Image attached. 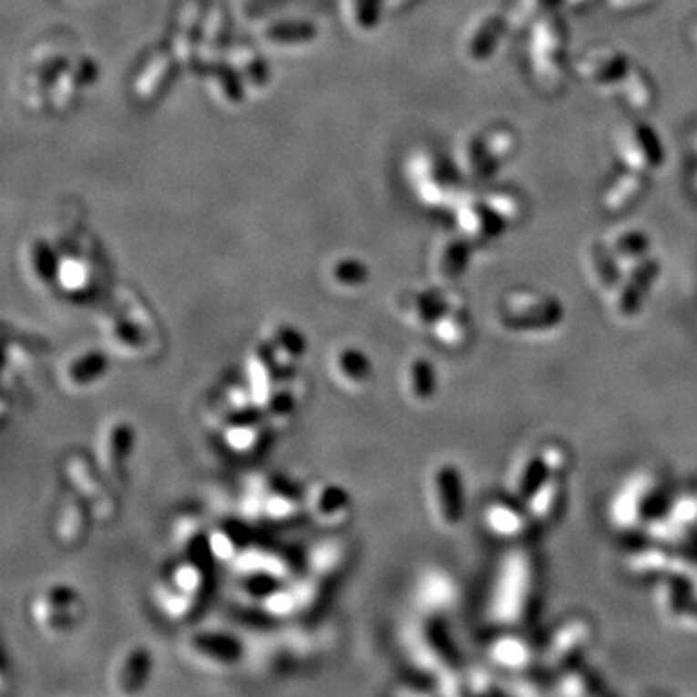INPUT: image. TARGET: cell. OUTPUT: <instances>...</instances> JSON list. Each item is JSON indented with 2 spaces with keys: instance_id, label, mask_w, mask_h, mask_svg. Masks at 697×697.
I'll list each match as a JSON object with an SVG mask.
<instances>
[{
  "instance_id": "6da1fadb",
  "label": "cell",
  "mask_w": 697,
  "mask_h": 697,
  "mask_svg": "<svg viewBox=\"0 0 697 697\" xmlns=\"http://www.w3.org/2000/svg\"><path fill=\"white\" fill-rule=\"evenodd\" d=\"M525 558L527 556H514V560L507 562L498 593L494 595L496 616L504 622H511L509 618H519L533 597L535 576L531 562Z\"/></svg>"
},
{
  "instance_id": "7a4b0ae2",
  "label": "cell",
  "mask_w": 697,
  "mask_h": 697,
  "mask_svg": "<svg viewBox=\"0 0 697 697\" xmlns=\"http://www.w3.org/2000/svg\"><path fill=\"white\" fill-rule=\"evenodd\" d=\"M432 500L440 523L456 525L463 511L461 478L452 465H442L432 477Z\"/></svg>"
},
{
  "instance_id": "3957f363",
  "label": "cell",
  "mask_w": 697,
  "mask_h": 697,
  "mask_svg": "<svg viewBox=\"0 0 697 697\" xmlns=\"http://www.w3.org/2000/svg\"><path fill=\"white\" fill-rule=\"evenodd\" d=\"M657 478L651 475H643L635 478V483L628 485L622 496L614 504V516L618 523L631 525L640 523L647 514L649 507L655 506L657 494Z\"/></svg>"
},
{
  "instance_id": "277c9868",
  "label": "cell",
  "mask_w": 697,
  "mask_h": 697,
  "mask_svg": "<svg viewBox=\"0 0 697 697\" xmlns=\"http://www.w3.org/2000/svg\"><path fill=\"white\" fill-rule=\"evenodd\" d=\"M194 653L217 664H235L244 655L239 638L225 631H200L192 640Z\"/></svg>"
},
{
  "instance_id": "5b68a950",
  "label": "cell",
  "mask_w": 697,
  "mask_h": 697,
  "mask_svg": "<svg viewBox=\"0 0 697 697\" xmlns=\"http://www.w3.org/2000/svg\"><path fill=\"white\" fill-rule=\"evenodd\" d=\"M151 671H153V657L149 651L146 647H134L132 651H128L127 657L120 661L117 669L115 680H117L118 692L127 695L142 692L151 676Z\"/></svg>"
},
{
  "instance_id": "8992f818",
  "label": "cell",
  "mask_w": 697,
  "mask_h": 697,
  "mask_svg": "<svg viewBox=\"0 0 697 697\" xmlns=\"http://www.w3.org/2000/svg\"><path fill=\"white\" fill-rule=\"evenodd\" d=\"M108 370V356L103 351L89 349L76 354L67 366V382L77 390H84L105 378Z\"/></svg>"
},
{
  "instance_id": "52a82bcc",
  "label": "cell",
  "mask_w": 697,
  "mask_h": 697,
  "mask_svg": "<svg viewBox=\"0 0 697 697\" xmlns=\"http://www.w3.org/2000/svg\"><path fill=\"white\" fill-rule=\"evenodd\" d=\"M548 473L550 471L542 454L523 456L516 463L514 473L509 477V488L514 492V496H519V498H531L537 488L545 483Z\"/></svg>"
},
{
  "instance_id": "ba28073f",
  "label": "cell",
  "mask_w": 697,
  "mask_h": 697,
  "mask_svg": "<svg viewBox=\"0 0 697 697\" xmlns=\"http://www.w3.org/2000/svg\"><path fill=\"white\" fill-rule=\"evenodd\" d=\"M333 368L337 376L349 385L366 384L372 376V363L364 351L359 347H343L335 353Z\"/></svg>"
},
{
  "instance_id": "9c48e42d",
  "label": "cell",
  "mask_w": 697,
  "mask_h": 697,
  "mask_svg": "<svg viewBox=\"0 0 697 697\" xmlns=\"http://www.w3.org/2000/svg\"><path fill=\"white\" fill-rule=\"evenodd\" d=\"M136 442L134 428L128 423H117L108 430L105 438V457L108 469L120 471L127 467Z\"/></svg>"
},
{
  "instance_id": "30bf717a",
  "label": "cell",
  "mask_w": 697,
  "mask_h": 697,
  "mask_svg": "<svg viewBox=\"0 0 697 697\" xmlns=\"http://www.w3.org/2000/svg\"><path fill=\"white\" fill-rule=\"evenodd\" d=\"M562 496H564L562 475L552 473L550 477H547L545 483H542L537 488V492L531 496V500H529L531 514L540 521L552 519L558 514V509H560Z\"/></svg>"
},
{
  "instance_id": "8fae6325",
  "label": "cell",
  "mask_w": 697,
  "mask_h": 697,
  "mask_svg": "<svg viewBox=\"0 0 697 697\" xmlns=\"http://www.w3.org/2000/svg\"><path fill=\"white\" fill-rule=\"evenodd\" d=\"M405 384L415 401H428L436 394V368L425 356H416L407 366Z\"/></svg>"
},
{
  "instance_id": "7c38bea8",
  "label": "cell",
  "mask_w": 697,
  "mask_h": 697,
  "mask_svg": "<svg viewBox=\"0 0 697 697\" xmlns=\"http://www.w3.org/2000/svg\"><path fill=\"white\" fill-rule=\"evenodd\" d=\"M564 635H566V645H550V653L554 655L552 662H564L569 659H576L581 651L589 645V626L581 620H573L571 624L564 626ZM558 640V638H554Z\"/></svg>"
},
{
  "instance_id": "4fadbf2b",
  "label": "cell",
  "mask_w": 697,
  "mask_h": 697,
  "mask_svg": "<svg viewBox=\"0 0 697 697\" xmlns=\"http://www.w3.org/2000/svg\"><path fill=\"white\" fill-rule=\"evenodd\" d=\"M488 523L496 533L516 537L525 529V523H529V521H527V518L521 514L516 506L494 504L488 509Z\"/></svg>"
},
{
  "instance_id": "5bb4252c",
  "label": "cell",
  "mask_w": 697,
  "mask_h": 697,
  "mask_svg": "<svg viewBox=\"0 0 697 697\" xmlns=\"http://www.w3.org/2000/svg\"><path fill=\"white\" fill-rule=\"evenodd\" d=\"M347 506H349V494L345 492V488H341L337 485L323 487L322 492L318 494L316 509L322 518H333V516L343 514Z\"/></svg>"
},
{
  "instance_id": "9a60e30c",
  "label": "cell",
  "mask_w": 697,
  "mask_h": 697,
  "mask_svg": "<svg viewBox=\"0 0 697 697\" xmlns=\"http://www.w3.org/2000/svg\"><path fill=\"white\" fill-rule=\"evenodd\" d=\"M366 275H368L366 268L356 260H339L332 270L333 282L341 287H347V289H354V287H361L363 283H366Z\"/></svg>"
},
{
  "instance_id": "2e32d148",
  "label": "cell",
  "mask_w": 697,
  "mask_h": 697,
  "mask_svg": "<svg viewBox=\"0 0 697 697\" xmlns=\"http://www.w3.org/2000/svg\"><path fill=\"white\" fill-rule=\"evenodd\" d=\"M273 345L279 353L287 354L289 359H301L306 351V341L302 333L294 328H279L273 337Z\"/></svg>"
},
{
  "instance_id": "e0dca14e",
  "label": "cell",
  "mask_w": 697,
  "mask_h": 697,
  "mask_svg": "<svg viewBox=\"0 0 697 697\" xmlns=\"http://www.w3.org/2000/svg\"><path fill=\"white\" fill-rule=\"evenodd\" d=\"M268 407H270V411H273L275 415H285V413H291V411H292V399H291L287 394H275V395L268 401Z\"/></svg>"
}]
</instances>
